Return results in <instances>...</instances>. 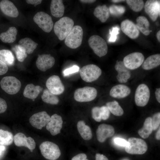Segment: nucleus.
I'll return each instance as SVG.
<instances>
[{
    "label": "nucleus",
    "instance_id": "obj_1",
    "mask_svg": "<svg viewBox=\"0 0 160 160\" xmlns=\"http://www.w3.org/2000/svg\"><path fill=\"white\" fill-rule=\"evenodd\" d=\"M74 21L71 18L64 17L55 23L54 30L55 34L61 41L65 39L73 27Z\"/></svg>",
    "mask_w": 160,
    "mask_h": 160
},
{
    "label": "nucleus",
    "instance_id": "obj_2",
    "mask_svg": "<svg viewBox=\"0 0 160 160\" xmlns=\"http://www.w3.org/2000/svg\"><path fill=\"white\" fill-rule=\"evenodd\" d=\"M83 30L79 25L73 26L65 39V44L72 49H75L81 44L83 36Z\"/></svg>",
    "mask_w": 160,
    "mask_h": 160
},
{
    "label": "nucleus",
    "instance_id": "obj_3",
    "mask_svg": "<svg viewBox=\"0 0 160 160\" xmlns=\"http://www.w3.org/2000/svg\"><path fill=\"white\" fill-rule=\"evenodd\" d=\"M79 74L84 81L91 82L99 78L102 74V70L96 65L89 64L83 66L80 69Z\"/></svg>",
    "mask_w": 160,
    "mask_h": 160
},
{
    "label": "nucleus",
    "instance_id": "obj_4",
    "mask_svg": "<svg viewBox=\"0 0 160 160\" xmlns=\"http://www.w3.org/2000/svg\"><path fill=\"white\" fill-rule=\"evenodd\" d=\"M42 155L49 160H56L61 155V151L58 145L49 141L42 142L39 146Z\"/></svg>",
    "mask_w": 160,
    "mask_h": 160
},
{
    "label": "nucleus",
    "instance_id": "obj_5",
    "mask_svg": "<svg viewBox=\"0 0 160 160\" xmlns=\"http://www.w3.org/2000/svg\"><path fill=\"white\" fill-rule=\"evenodd\" d=\"M90 47L94 53L100 57L106 55L108 51L107 44L102 37L97 35H93L88 41Z\"/></svg>",
    "mask_w": 160,
    "mask_h": 160
},
{
    "label": "nucleus",
    "instance_id": "obj_6",
    "mask_svg": "<svg viewBox=\"0 0 160 160\" xmlns=\"http://www.w3.org/2000/svg\"><path fill=\"white\" fill-rule=\"evenodd\" d=\"M97 94V91L95 88L86 86L76 89L74 92V98L78 102H89L94 100Z\"/></svg>",
    "mask_w": 160,
    "mask_h": 160
},
{
    "label": "nucleus",
    "instance_id": "obj_7",
    "mask_svg": "<svg viewBox=\"0 0 160 160\" xmlns=\"http://www.w3.org/2000/svg\"><path fill=\"white\" fill-rule=\"evenodd\" d=\"M128 144L125 147L126 152L132 154H143L147 151L146 143L141 139L134 137L128 139Z\"/></svg>",
    "mask_w": 160,
    "mask_h": 160
},
{
    "label": "nucleus",
    "instance_id": "obj_8",
    "mask_svg": "<svg viewBox=\"0 0 160 160\" xmlns=\"http://www.w3.org/2000/svg\"><path fill=\"white\" fill-rule=\"evenodd\" d=\"M0 85L4 91L10 95H14L17 93L21 85L20 81L13 76L3 77L0 81Z\"/></svg>",
    "mask_w": 160,
    "mask_h": 160
},
{
    "label": "nucleus",
    "instance_id": "obj_9",
    "mask_svg": "<svg viewBox=\"0 0 160 160\" xmlns=\"http://www.w3.org/2000/svg\"><path fill=\"white\" fill-rule=\"evenodd\" d=\"M150 97V91L148 86L145 84H140L136 89L134 99L136 105L139 107L145 106Z\"/></svg>",
    "mask_w": 160,
    "mask_h": 160
},
{
    "label": "nucleus",
    "instance_id": "obj_10",
    "mask_svg": "<svg viewBox=\"0 0 160 160\" xmlns=\"http://www.w3.org/2000/svg\"><path fill=\"white\" fill-rule=\"evenodd\" d=\"M33 20L43 31L49 33L53 27L52 17L47 13L42 11L37 12L34 16Z\"/></svg>",
    "mask_w": 160,
    "mask_h": 160
},
{
    "label": "nucleus",
    "instance_id": "obj_11",
    "mask_svg": "<svg viewBox=\"0 0 160 160\" xmlns=\"http://www.w3.org/2000/svg\"><path fill=\"white\" fill-rule=\"evenodd\" d=\"M144 56L141 53L136 52L125 56L123 62L126 67L129 70H134L139 68L144 60Z\"/></svg>",
    "mask_w": 160,
    "mask_h": 160
},
{
    "label": "nucleus",
    "instance_id": "obj_12",
    "mask_svg": "<svg viewBox=\"0 0 160 160\" xmlns=\"http://www.w3.org/2000/svg\"><path fill=\"white\" fill-rule=\"evenodd\" d=\"M46 85L47 89L56 95L61 94L65 90L64 86L57 75H53L49 77L46 81Z\"/></svg>",
    "mask_w": 160,
    "mask_h": 160
},
{
    "label": "nucleus",
    "instance_id": "obj_13",
    "mask_svg": "<svg viewBox=\"0 0 160 160\" xmlns=\"http://www.w3.org/2000/svg\"><path fill=\"white\" fill-rule=\"evenodd\" d=\"M50 118V116L46 112L42 111L32 115L29 118V121L33 127L41 129L47 125Z\"/></svg>",
    "mask_w": 160,
    "mask_h": 160
},
{
    "label": "nucleus",
    "instance_id": "obj_14",
    "mask_svg": "<svg viewBox=\"0 0 160 160\" xmlns=\"http://www.w3.org/2000/svg\"><path fill=\"white\" fill-rule=\"evenodd\" d=\"M144 7L145 12L153 21H155L160 16V0H147L144 4Z\"/></svg>",
    "mask_w": 160,
    "mask_h": 160
},
{
    "label": "nucleus",
    "instance_id": "obj_15",
    "mask_svg": "<svg viewBox=\"0 0 160 160\" xmlns=\"http://www.w3.org/2000/svg\"><path fill=\"white\" fill-rule=\"evenodd\" d=\"M63 124L61 116L55 114L50 117V120L46 126V128L52 135L55 136L60 132Z\"/></svg>",
    "mask_w": 160,
    "mask_h": 160
},
{
    "label": "nucleus",
    "instance_id": "obj_16",
    "mask_svg": "<svg viewBox=\"0 0 160 160\" xmlns=\"http://www.w3.org/2000/svg\"><path fill=\"white\" fill-rule=\"evenodd\" d=\"M13 141L15 145L18 147L24 146L32 152L35 148L36 144L34 140L31 137H27L22 133H17L14 136Z\"/></svg>",
    "mask_w": 160,
    "mask_h": 160
},
{
    "label": "nucleus",
    "instance_id": "obj_17",
    "mask_svg": "<svg viewBox=\"0 0 160 160\" xmlns=\"http://www.w3.org/2000/svg\"><path fill=\"white\" fill-rule=\"evenodd\" d=\"M55 60L50 54L39 55L36 61V65L40 71L45 72L52 68L54 65Z\"/></svg>",
    "mask_w": 160,
    "mask_h": 160
},
{
    "label": "nucleus",
    "instance_id": "obj_18",
    "mask_svg": "<svg viewBox=\"0 0 160 160\" xmlns=\"http://www.w3.org/2000/svg\"><path fill=\"white\" fill-rule=\"evenodd\" d=\"M121 28L122 31L131 39H135L139 35L140 31L135 24L129 20L123 21L121 24Z\"/></svg>",
    "mask_w": 160,
    "mask_h": 160
},
{
    "label": "nucleus",
    "instance_id": "obj_19",
    "mask_svg": "<svg viewBox=\"0 0 160 160\" xmlns=\"http://www.w3.org/2000/svg\"><path fill=\"white\" fill-rule=\"evenodd\" d=\"M114 128L112 126L105 124H100L96 130L97 139L100 143H103L107 138L112 136L114 133Z\"/></svg>",
    "mask_w": 160,
    "mask_h": 160
},
{
    "label": "nucleus",
    "instance_id": "obj_20",
    "mask_svg": "<svg viewBox=\"0 0 160 160\" xmlns=\"http://www.w3.org/2000/svg\"><path fill=\"white\" fill-rule=\"evenodd\" d=\"M131 92V90L129 87L123 84H118L111 88L109 95L113 98H123L128 96Z\"/></svg>",
    "mask_w": 160,
    "mask_h": 160
},
{
    "label": "nucleus",
    "instance_id": "obj_21",
    "mask_svg": "<svg viewBox=\"0 0 160 160\" xmlns=\"http://www.w3.org/2000/svg\"><path fill=\"white\" fill-rule=\"evenodd\" d=\"M0 9L4 14L9 17H16L19 15V12L17 8L10 1H1L0 2Z\"/></svg>",
    "mask_w": 160,
    "mask_h": 160
},
{
    "label": "nucleus",
    "instance_id": "obj_22",
    "mask_svg": "<svg viewBox=\"0 0 160 160\" xmlns=\"http://www.w3.org/2000/svg\"><path fill=\"white\" fill-rule=\"evenodd\" d=\"M42 89L43 88L39 86H35L32 84H28L25 88L23 95L25 97L34 101Z\"/></svg>",
    "mask_w": 160,
    "mask_h": 160
},
{
    "label": "nucleus",
    "instance_id": "obj_23",
    "mask_svg": "<svg viewBox=\"0 0 160 160\" xmlns=\"http://www.w3.org/2000/svg\"><path fill=\"white\" fill-rule=\"evenodd\" d=\"M78 131L81 137L84 140H89L92 136L90 127L83 120H79L77 124Z\"/></svg>",
    "mask_w": 160,
    "mask_h": 160
},
{
    "label": "nucleus",
    "instance_id": "obj_24",
    "mask_svg": "<svg viewBox=\"0 0 160 160\" xmlns=\"http://www.w3.org/2000/svg\"><path fill=\"white\" fill-rule=\"evenodd\" d=\"M160 54L151 55L144 60L142 65L143 69L148 70L155 68L160 65Z\"/></svg>",
    "mask_w": 160,
    "mask_h": 160
},
{
    "label": "nucleus",
    "instance_id": "obj_25",
    "mask_svg": "<svg viewBox=\"0 0 160 160\" xmlns=\"http://www.w3.org/2000/svg\"><path fill=\"white\" fill-rule=\"evenodd\" d=\"M50 9L52 15L56 17H60L63 15L65 7L62 0H52Z\"/></svg>",
    "mask_w": 160,
    "mask_h": 160
},
{
    "label": "nucleus",
    "instance_id": "obj_26",
    "mask_svg": "<svg viewBox=\"0 0 160 160\" xmlns=\"http://www.w3.org/2000/svg\"><path fill=\"white\" fill-rule=\"evenodd\" d=\"M93 14L102 23L105 22L110 16L109 8L105 5L97 6L94 11Z\"/></svg>",
    "mask_w": 160,
    "mask_h": 160
},
{
    "label": "nucleus",
    "instance_id": "obj_27",
    "mask_svg": "<svg viewBox=\"0 0 160 160\" xmlns=\"http://www.w3.org/2000/svg\"><path fill=\"white\" fill-rule=\"evenodd\" d=\"M17 33V30L15 27H10L6 31L0 34V39L4 43H13L16 39Z\"/></svg>",
    "mask_w": 160,
    "mask_h": 160
},
{
    "label": "nucleus",
    "instance_id": "obj_28",
    "mask_svg": "<svg viewBox=\"0 0 160 160\" xmlns=\"http://www.w3.org/2000/svg\"><path fill=\"white\" fill-rule=\"evenodd\" d=\"M136 26L139 31L145 36L148 35L150 32V23L147 18L143 16H140L136 19Z\"/></svg>",
    "mask_w": 160,
    "mask_h": 160
},
{
    "label": "nucleus",
    "instance_id": "obj_29",
    "mask_svg": "<svg viewBox=\"0 0 160 160\" xmlns=\"http://www.w3.org/2000/svg\"><path fill=\"white\" fill-rule=\"evenodd\" d=\"M153 130L151 118L148 117L145 119L143 127L138 131V133L142 138L145 139L149 136Z\"/></svg>",
    "mask_w": 160,
    "mask_h": 160
},
{
    "label": "nucleus",
    "instance_id": "obj_30",
    "mask_svg": "<svg viewBox=\"0 0 160 160\" xmlns=\"http://www.w3.org/2000/svg\"><path fill=\"white\" fill-rule=\"evenodd\" d=\"M18 44L23 47L27 54H29L33 52L38 46V44L31 39L26 37L20 39L18 42Z\"/></svg>",
    "mask_w": 160,
    "mask_h": 160
},
{
    "label": "nucleus",
    "instance_id": "obj_31",
    "mask_svg": "<svg viewBox=\"0 0 160 160\" xmlns=\"http://www.w3.org/2000/svg\"><path fill=\"white\" fill-rule=\"evenodd\" d=\"M0 60L7 66L13 65L15 62V57L10 51L6 49L0 50Z\"/></svg>",
    "mask_w": 160,
    "mask_h": 160
},
{
    "label": "nucleus",
    "instance_id": "obj_32",
    "mask_svg": "<svg viewBox=\"0 0 160 160\" xmlns=\"http://www.w3.org/2000/svg\"><path fill=\"white\" fill-rule=\"evenodd\" d=\"M41 98L44 102L52 105H57L59 102V98L57 95L52 93L47 89L44 90Z\"/></svg>",
    "mask_w": 160,
    "mask_h": 160
},
{
    "label": "nucleus",
    "instance_id": "obj_33",
    "mask_svg": "<svg viewBox=\"0 0 160 160\" xmlns=\"http://www.w3.org/2000/svg\"><path fill=\"white\" fill-rule=\"evenodd\" d=\"M14 136L10 132L0 129V145L4 146L9 145L12 143Z\"/></svg>",
    "mask_w": 160,
    "mask_h": 160
},
{
    "label": "nucleus",
    "instance_id": "obj_34",
    "mask_svg": "<svg viewBox=\"0 0 160 160\" xmlns=\"http://www.w3.org/2000/svg\"><path fill=\"white\" fill-rule=\"evenodd\" d=\"M106 106L109 109L110 112L113 115L117 116H120L124 113V111L116 101H113L107 102Z\"/></svg>",
    "mask_w": 160,
    "mask_h": 160
},
{
    "label": "nucleus",
    "instance_id": "obj_35",
    "mask_svg": "<svg viewBox=\"0 0 160 160\" xmlns=\"http://www.w3.org/2000/svg\"><path fill=\"white\" fill-rule=\"evenodd\" d=\"M126 2L133 11L139 12L141 11L144 7V3L142 0H127Z\"/></svg>",
    "mask_w": 160,
    "mask_h": 160
},
{
    "label": "nucleus",
    "instance_id": "obj_36",
    "mask_svg": "<svg viewBox=\"0 0 160 160\" xmlns=\"http://www.w3.org/2000/svg\"><path fill=\"white\" fill-rule=\"evenodd\" d=\"M14 50L17 59L20 62H23L27 57V54L25 49L19 44L15 46Z\"/></svg>",
    "mask_w": 160,
    "mask_h": 160
},
{
    "label": "nucleus",
    "instance_id": "obj_37",
    "mask_svg": "<svg viewBox=\"0 0 160 160\" xmlns=\"http://www.w3.org/2000/svg\"><path fill=\"white\" fill-rule=\"evenodd\" d=\"M108 8L110 13L116 16L122 15L126 10L124 6L114 4L110 6Z\"/></svg>",
    "mask_w": 160,
    "mask_h": 160
},
{
    "label": "nucleus",
    "instance_id": "obj_38",
    "mask_svg": "<svg viewBox=\"0 0 160 160\" xmlns=\"http://www.w3.org/2000/svg\"><path fill=\"white\" fill-rule=\"evenodd\" d=\"M117 73L116 78L119 82L121 83H125L127 82L131 75L129 70Z\"/></svg>",
    "mask_w": 160,
    "mask_h": 160
},
{
    "label": "nucleus",
    "instance_id": "obj_39",
    "mask_svg": "<svg viewBox=\"0 0 160 160\" xmlns=\"http://www.w3.org/2000/svg\"><path fill=\"white\" fill-rule=\"evenodd\" d=\"M91 113L92 117L95 121L99 122L101 121L100 107L95 106L93 107L92 109Z\"/></svg>",
    "mask_w": 160,
    "mask_h": 160
},
{
    "label": "nucleus",
    "instance_id": "obj_40",
    "mask_svg": "<svg viewBox=\"0 0 160 160\" xmlns=\"http://www.w3.org/2000/svg\"><path fill=\"white\" fill-rule=\"evenodd\" d=\"M119 28L117 26L113 27L112 30L109 29V33L110 35V37L108 39L109 42H115L117 39V36L119 33Z\"/></svg>",
    "mask_w": 160,
    "mask_h": 160
},
{
    "label": "nucleus",
    "instance_id": "obj_41",
    "mask_svg": "<svg viewBox=\"0 0 160 160\" xmlns=\"http://www.w3.org/2000/svg\"><path fill=\"white\" fill-rule=\"evenodd\" d=\"M152 119V123L153 130H155L159 127L160 124V113L159 112L155 113Z\"/></svg>",
    "mask_w": 160,
    "mask_h": 160
},
{
    "label": "nucleus",
    "instance_id": "obj_42",
    "mask_svg": "<svg viewBox=\"0 0 160 160\" xmlns=\"http://www.w3.org/2000/svg\"><path fill=\"white\" fill-rule=\"evenodd\" d=\"M100 110L102 119L106 120L109 118L110 112L106 105H103L100 107Z\"/></svg>",
    "mask_w": 160,
    "mask_h": 160
},
{
    "label": "nucleus",
    "instance_id": "obj_43",
    "mask_svg": "<svg viewBox=\"0 0 160 160\" xmlns=\"http://www.w3.org/2000/svg\"><path fill=\"white\" fill-rule=\"evenodd\" d=\"M79 67L76 65H74L72 67L65 69L63 71L64 76H66L70 74L77 72L79 70Z\"/></svg>",
    "mask_w": 160,
    "mask_h": 160
},
{
    "label": "nucleus",
    "instance_id": "obj_44",
    "mask_svg": "<svg viewBox=\"0 0 160 160\" xmlns=\"http://www.w3.org/2000/svg\"><path fill=\"white\" fill-rule=\"evenodd\" d=\"M115 143L117 145L122 146H126L128 144V142L124 139L117 137L114 139Z\"/></svg>",
    "mask_w": 160,
    "mask_h": 160
},
{
    "label": "nucleus",
    "instance_id": "obj_45",
    "mask_svg": "<svg viewBox=\"0 0 160 160\" xmlns=\"http://www.w3.org/2000/svg\"><path fill=\"white\" fill-rule=\"evenodd\" d=\"M8 69L7 65L0 60V76L6 73Z\"/></svg>",
    "mask_w": 160,
    "mask_h": 160
},
{
    "label": "nucleus",
    "instance_id": "obj_46",
    "mask_svg": "<svg viewBox=\"0 0 160 160\" xmlns=\"http://www.w3.org/2000/svg\"><path fill=\"white\" fill-rule=\"evenodd\" d=\"M7 108V105L6 101L0 97V114L5 112Z\"/></svg>",
    "mask_w": 160,
    "mask_h": 160
},
{
    "label": "nucleus",
    "instance_id": "obj_47",
    "mask_svg": "<svg viewBox=\"0 0 160 160\" xmlns=\"http://www.w3.org/2000/svg\"><path fill=\"white\" fill-rule=\"evenodd\" d=\"M87 156L84 153H80L74 156L71 160H89Z\"/></svg>",
    "mask_w": 160,
    "mask_h": 160
},
{
    "label": "nucleus",
    "instance_id": "obj_48",
    "mask_svg": "<svg viewBox=\"0 0 160 160\" xmlns=\"http://www.w3.org/2000/svg\"><path fill=\"white\" fill-rule=\"evenodd\" d=\"M42 1L41 0H26V1L29 4L34 5L36 7L38 4H40Z\"/></svg>",
    "mask_w": 160,
    "mask_h": 160
},
{
    "label": "nucleus",
    "instance_id": "obj_49",
    "mask_svg": "<svg viewBox=\"0 0 160 160\" xmlns=\"http://www.w3.org/2000/svg\"><path fill=\"white\" fill-rule=\"evenodd\" d=\"M95 157V160H108L105 156L99 153H96Z\"/></svg>",
    "mask_w": 160,
    "mask_h": 160
},
{
    "label": "nucleus",
    "instance_id": "obj_50",
    "mask_svg": "<svg viewBox=\"0 0 160 160\" xmlns=\"http://www.w3.org/2000/svg\"><path fill=\"white\" fill-rule=\"evenodd\" d=\"M156 98L157 101L160 103V88H157L156 89L155 92Z\"/></svg>",
    "mask_w": 160,
    "mask_h": 160
},
{
    "label": "nucleus",
    "instance_id": "obj_51",
    "mask_svg": "<svg viewBox=\"0 0 160 160\" xmlns=\"http://www.w3.org/2000/svg\"><path fill=\"white\" fill-rule=\"evenodd\" d=\"M6 150L5 146L0 145V157L4 154Z\"/></svg>",
    "mask_w": 160,
    "mask_h": 160
},
{
    "label": "nucleus",
    "instance_id": "obj_52",
    "mask_svg": "<svg viewBox=\"0 0 160 160\" xmlns=\"http://www.w3.org/2000/svg\"><path fill=\"white\" fill-rule=\"evenodd\" d=\"M80 2L84 3H92L95 2L96 0H80Z\"/></svg>",
    "mask_w": 160,
    "mask_h": 160
},
{
    "label": "nucleus",
    "instance_id": "obj_53",
    "mask_svg": "<svg viewBox=\"0 0 160 160\" xmlns=\"http://www.w3.org/2000/svg\"><path fill=\"white\" fill-rule=\"evenodd\" d=\"M160 127L157 132L156 135V138L157 140H160Z\"/></svg>",
    "mask_w": 160,
    "mask_h": 160
},
{
    "label": "nucleus",
    "instance_id": "obj_54",
    "mask_svg": "<svg viewBox=\"0 0 160 160\" xmlns=\"http://www.w3.org/2000/svg\"><path fill=\"white\" fill-rule=\"evenodd\" d=\"M156 37L159 42L160 41V30H159L156 34Z\"/></svg>",
    "mask_w": 160,
    "mask_h": 160
},
{
    "label": "nucleus",
    "instance_id": "obj_55",
    "mask_svg": "<svg viewBox=\"0 0 160 160\" xmlns=\"http://www.w3.org/2000/svg\"><path fill=\"white\" fill-rule=\"evenodd\" d=\"M111 1L113 3H118L125 1V0H112Z\"/></svg>",
    "mask_w": 160,
    "mask_h": 160
}]
</instances>
